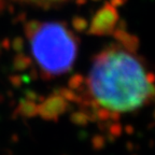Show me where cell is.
Wrapping results in <instances>:
<instances>
[{"label": "cell", "instance_id": "cell-1", "mask_svg": "<svg viewBox=\"0 0 155 155\" xmlns=\"http://www.w3.org/2000/svg\"><path fill=\"white\" fill-rule=\"evenodd\" d=\"M98 108L113 114L141 109L155 98V78L138 56L121 48L97 55L87 79Z\"/></svg>", "mask_w": 155, "mask_h": 155}, {"label": "cell", "instance_id": "cell-2", "mask_svg": "<svg viewBox=\"0 0 155 155\" xmlns=\"http://www.w3.org/2000/svg\"><path fill=\"white\" fill-rule=\"evenodd\" d=\"M31 48L38 65L51 74L66 72L77 56V43L65 26L45 23L32 35Z\"/></svg>", "mask_w": 155, "mask_h": 155}, {"label": "cell", "instance_id": "cell-3", "mask_svg": "<svg viewBox=\"0 0 155 155\" xmlns=\"http://www.w3.org/2000/svg\"><path fill=\"white\" fill-rule=\"evenodd\" d=\"M19 1L37 5H53L63 2V1H66V0H19Z\"/></svg>", "mask_w": 155, "mask_h": 155}]
</instances>
